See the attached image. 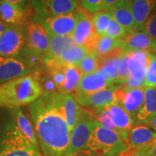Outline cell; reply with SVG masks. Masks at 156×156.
Returning a JSON list of instances; mask_svg holds the SVG:
<instances>
[{"label": "cell", "mask_w": 156, "mask_h": 156, "mask_svg": "<svg viewBox=\"0 0 156 156\" xmlns=\"http://www.w3.org/2000/svg\"><path fill=\"white\" fill-rule=\"evenodd\" d=\"M29 111L44 155L68 156L71 131L66 120L62 93H43L30 104Z\"/></svg>", "instance_id": "1"}, {"label": "cell", "mask_w": 156, "mask_h": 156, "mask_svg": "<svg viewBox=\"0 0 156 156\" xmlns=\"http://www.w3.org/2000/svg\"><path fill=\"white\" fill-rule=\"evenodd\" d=\"M0 156H42L20 129L14 108H0Z\"/></svg>", "instance_id": "2"}, {"label": "cell", "mask_w": 156, "mask_h": 156, "mask_svg": "<svg viewBox=\"0 0 156 156\" xmlns=\"http://www.w3.org/2000/svg\"><path fill=\"white\" fill-rule=\"evenodd\" d=\"M43 93L40 81L34 75L6 82L0 84V108H15L31 104Z\"/></svg>", "instance_id": "3"}, {"label": "cell", "mask_w": 156, "mask_h": 156, "mask_svg": "<svg viewBox=\"0 0 156 156\" xmlns=\"http://www.w3.org/2000/svg\"><path fill=\"white\" fill-rule=\"evenodd\" d=\"M127 149L126 143L117 132L103 127L98 122H95L84 151L107 156H118Z\"/></svg>", "instance_id": "4"}, {"label": "cell", "mask_w": 156, "mask_h": 156, "mask_svg": "<svg viewBox=\"0 0 156 156\" xmlns=\"http://www.w3.org/2000/svg\"><path fill=\"white\" fill-rule=\"evenodd\" d=\"M95 122L91 109L82 108L77 122L71 132L68 156H75L85 150Z\"/></svg>", "instance_id": "5"}, {"label": "cell", "mask_w": 156, "mask_h": 156, "mask_svg": "<svg viewBox=\"0 0 156 156\" xmlns=\"http://www.w3.org/2000/svg\"><path fill=\"white\" fill-rule=\"evenodd\" d=\"M34 20L40 23L48 32V35L64 36L72 35L78 20L77 9L73 12L58 16H34Z\"/></svg>", "instance_id": "6"}, {"label": "cell", "mask_w": 156, "mask_h": 156, "mask_svg": "<svg viewBox=\"0 0 156 156\" xmlns=\"http://www.w3.org/2000/svg\"><path fill=\"white\" fill-rule=\"evenodd\" d=\"M78 20L73 35L75 46H86L92 52L100 36L95 32L92 14L80 7L77 8Z\"/></svg>", "instance_id": "7"}, {"label": "cell", "mask_w": 156, "mask_h": 156, "mask_svg": "<svg viewBox=\"0 0 156 156\" xmlns=\"http://www.w3.org/2000/svg\"><path fill=\"white\" fill-rule=\"evenodd\" d=\"M25 26H9L0 37V56H17L26 44Z\"/></svg>", "instance_id": "8"}, {"label": "cell", "mask_w": 156, "mask_h": 156, "mask_svg": "<svg viewBox=\"0 0 156 156\" xmlns=\"http://www.w3.org/2000/svg\"><path fill=\"white\" fill-rule=\"evenodd\" d=\"M78 0H31L35 16L52 17L68 14L78 7Z\"/></svg>", "instance_id": "9"}, {"label": "cell", "mask_w": 156, "mask_h": 156, "mask_svg": "<svg viewBox=\"0 0 156 156\" xmlns=\"http://www.w3.org/2000/svg\"><path fill=\"white\" fill-rule=\"evenodd\" d=\"M25 47L44 62L49 47V35L46 29L34 20L27 26Z\"/></svg>", "instance_id": "10"}, {"label": "cell", "mask_w": 156, "mask_h": 156, "mask_svg": "<svg viewBox=\"0 0 156 156\" xmlns=\"http://www.w3.org/2000/svg\"><path fill=\"white\" fill-rule=\"evenodd\" d=\"M117 103L122 106L134 119L140 112L145 99V87L126 88L122 85H117Z\"/></svg>", "instance_id": "11"}, {"label": "cell", "mask_w": 156, "mask_h": 156, "mask_svg": "<svg viewBox=\"0 0 156 156\" xmlns=\"http://www.w3.org/2000/svg\"><path fill=\"white\" fill-rule=\"evenodd\" d=\"M32 75L28 64L19 56H0V84Z\"/></svg>", "instance_id": "12"}, {"label": "cell", "mask_w": 156, "mask_h": 156, "mask_svg": "<svg viewBox=\"0 0 156 156\" xmlns=\"http://www.w3.org/2000/svg\"><path fill=\"white\" fill-rule=\"evenodd\" d=\"M117 85L101 90L89 95H75L80 106L87 108H100L117 103Z\"/></svg>", "instance_id": "13"}, {"label": "cell", "mask_w": 156, "mask_h": 156, "mask_svg": "<svg viewBox=\"0 0 156 156\" xmlns=\"http://www.w3.org/2000/svg\"><path fill=\"white\" fill-rule=\"evenodd\" d=\"M30 14L29 7H22L0 0V19L7 25L25 26Z\"/></svg>", "instance_id": "14"}, {"label": "cell", "mask_w": 156, "mask_h": 156, "mask_svg": "<svg viewBox=\"0 0 156 156\" xmlns=\"http://www.w3.org/2000/svg\"><path fill=\"white\" fill-rule=\"evenodd\" d=\"M156 139V132L144 124H134L129 132L126 140L128 149L147 148Z\"/></svg>", "instance_id": "15"}, {"label": "cell", "mask_w": 156, "mask_h": 156, "mask_svg": "<svg viewBox=\"0 0 156 156\" xmlns=\"http://www.w3.org/2000/svg\"><path fill=\"white\" fill-rule=\"evenodd\" d=\"M106 108L116 126V132L125 142L130 129L135 124L134 119L117 103L106 106Z\"/></svg>", "instance_id": "16"}, {"label": "cell", "mask_w": 156, "mask_h": 156, "mask_svg": "<svg viewBox=\"0 0 156 156\" xmlns=\"http://www.w3.org/2000/svg\"><path fill=\"white\" fill-rule=\"evenodd\" d=\"M112 17L126 30L135 28L132 0H119L108 9Z\"/></svg>", "instance_id": "17"}, {"label": "cell", "mask_w": 156, "mask_h": 156, "mask_svg": "<svg viewBox=\"0 0 156 156\" xmlns=\"http://www.w3.org/2000/svg\"><path fill=\"white\" fill-rule=\"evenodd\" d=\"M122 39V47L124 51H150L153 39L145 33L137 30H127Z\"/></svg>", "instance_id": "18"}, {"label": "cell", "mask_w": 156, "mask_h": 156, "mask_svg": "<svg viewBox=\"0 0 156 156\" xmlns=\"http://www.w3.org/2000/svg\"><path fill=\"white\" fill-rule=\"evenodd\" d=\"M117 85L113 82L106 80L98 72L83 75L75 91V95H89L101 90Z\"/></svg>", "instance_id": "19"}, {"label": "cell", "mask_w": 156, "mask_h": 156, "mask_svg": "<svg viewBox=\"0 0 156 156\" xmlns=\"http://www.w3.org/2000/svg\"><path fill=\"white\" fill-rule=\"evenodd\" d=\"M73 35L64 36H54L49 35V47L46 57L44 58V65L51 63L59 57L66 51L75 47Z\"/></svg>", "instance_id": "20"}, {"label": "cell", "mask_w": 156, "mask_h": 156, "mask_svg": "<svg viewBox=\"0 0 156 156\" xmlns=\"http://www.w3.org/2000/svg\"><path fill=\"white\" fill-rule=\"evenodd\" d=\"M129 54V73L134 79L145 80L148 62L151 57L149 51H134Z\"/></svg>", "instance_id": "21"}, {"label": "cell", "mask_w": 156, "mask_h": 156, "mask_svg": "<svg viewBox=\"0 0 156 156\" xmlns=\"http://www.w3.org/2000/svg\"><path fill=\"white\" fill-rule=\"evenodd\" d=\"M93 51L98 56L99 60L121 55L125 52L122 47V39L114 38L106 35L100 36Z\"/></svg>", "instance_id": "22"}, {"label": "cell", "mask_w": 156, "mask_h": 156, "mask_svg": "<svg viewBox=\"0 0 156 156\" xmlns=\"http://www.w3.org/2000/svg\"><path fill=\"white\" fill-rule=\"evenodd\" d=\"M90 51L86 46H75V47L64 51L59 57L44 67L50 68L60 66L75 65L77 66L82 60L86 56Z\"/></svg>", "instance_id": "23"}, {"label": "cell", "mask_w": 156, "mask_h": 156, "mask_svg": "<svg viewBox=\"0 0 156 156\" xmlns=\"http://www.w3.org/2000/svg\"><path fill=\"white\" fill-rule=\"evenodd\" d=\"M156 114V88L145 87V99L140 112L136 115L135 124H144Z\"/></svg>", "instance_id": "24"}, {"label": "cell", "mask_w": 156, "mask_h": 156, "mask_svg": "<svg viewBox=\"0 0 156 156\" xmlns=\"http://www.w3.org/2000/svg\"><path fill=\"white\" fill-rule=\"evenodd\" d=\"M132 3L135 20L134 30H137L153 12L156 5V0H132Z\"/></svg>", "instance_id": "25"}, {"label": "cell", "mask_w": 156, "mask_h": 156, "mask_svg": "<svg viewBox=\"0 0 156 156\" xmlns=\"http://www.w3.org/2000/svg\"><path fill=\"white\" fill-rule=\"evenodd\" d=\"M62 103L65 112V117L70 131H73L80 114L82 108L78 104L75 94H62Z\"/></svg>", "instance_id": "26"}, {"label": "cell", "mask_w": 156, "mask_h": 156, "mask_svg": "<svg viewBox=\"0 0 156 156\" xmlns=\"http://www.w3.org/2000/svg\"><path fill=\"white\" fill-rule=\"evenodd\" d=\"M65 71V82L62 88L58 91L62 94H69L76 91L83 75L77 66H64Z\"/></svg>", "instance_id": "27"}, {"label": "cell", "mask_w": 156, "mask_h": 156, "mask_svg": "<svg viewBox=\"0 0 156 156\" xmlns=\"http://www.w3.org/2000/svg\"><path fill=\"white\" fill-rule=\"evenodd\" d=\"M14 112L15 116H16L17 124H18L21 131L25 134V135L30 140V141L34 145L38 146L35 130L34 129V127H33V125L31 124L30 121L25 116L24 113L23 112L20 107H15Z\"/></svg>", "instance_id": "28"}, {"label": "cell", "mask_w": 156, "mask_h": 156, "mask_svg": "<svg viewBox=\"0 0 156 156\" xmlns=\"http://www.w3.org/2000/svg\"><path fill=\"white\" fill-rule=\"evenodd\" d=\"M112 17L109 12L106 9H101L94 14H92L93 26L98 36H102L105 35V32L108 28Z\"/></svg>", "instance_id": "29"}, {"label": "cell", "mask_w": 156, "mask_h": 156, "mask_svg": "<svg viewBox=\"0 0 156 156\" xmlns=\"http://www.w3.org/2000/svg\"><path fill=\"white\" fill-rule=\"evenodd\" d=\"M82 75H87L96 73L100 68V61L95 51L89 53L77 65Z\"/></svg>", "instance_id": "30"}, {"label": "cell", "mask_w": 156, "mask_h": 156, "mask_svg": "<svg viewBox=\"0 0 156 156\" xmlns=\"http://www.w3.org/2000/svg\"><path fill=\"white\" fill-rule=\"evenodd\" d=\"M92 111L95 119L103 127L116 132V128L112 122L110 114L106 107L100 108H90Z\"/></svg>", "instance_id": "31"}, {"label": "cell", "mask_w": 156, "mask_h": 156, "mask_svg": "<svg viewBox=\"0 0 156 156\" xmlns=\"http://www.w3.org/2000/svg\"><path fill=\"white\" fill-rule=\"evenodd\" d=\"M145 87L156 88V56L151 53L145 78Z\"/></svg>", "instance_id": "32"}, {"label": "cell", "mask_w": 156, "mask_h": 156, "mask_svg": "<svg viewBox=\"0 0 156 156\" xmlns=\"http://www.w3.org/2000/svg\"><path fill=\"white\" fill-rule=\"evenodd\" d=\"M119 77L116 84L119 85H123L129 75V54L125 52L120 58L119 64Z\"/></svg>", "instance_id": "33"}, {"label": "cell", "mask_w": 156, "mask_h": 156, "mask_svg": "<svg viewBox=\"0 0 156 156\" xmlns=\"http://www.w3.org/2000/svg\"><path fill=\"white\" fill-rule=\"evenodd\" d=\"M126 31H127L126 29L112 17L108 28L105 32V35L114 38H121L126 34Z\"/></svg>", "instance_id": "34"}, {"label": "cell", "mask_w": 156, "mask_h": 156, "mask_svg": "<svg viewBox=\"0 0 156 156\" xmlns=\"http://www.w3.org/2000/svg\"><path fill=\"white\" fill-rule=\"evenodd\" d=\"M137 30L145 33L152 38H156V11L153 12L144 24Z\"/></svg>", "instance_id": "35"}, {"label": "cell", "mask_w": 156, "mask_h": 156, "mask_svg": "<svg viewBox=\"0 0 156 156\" xmlns=\"http://www.w3.org/2000/svg\"><path fill=\"white\" fill-rule=\"evenodd\" d=\"M103 2V0H80L79 4L81 8L94 14L102 9Z\"/></svg>", "instance_id": "36"}, {"label": "cell", "mask_w": 156, "mask_h": 156, "mask_svg": "<svg viewBox=\"0 0 156 156\" xmlns=\"http://www.w3.org/2000/svg\"><path fill=\"white\" fill-rule=\"evenodd\" d=\"M118 156H151V155L147 148H143L139 150L127 149Z\"/></svg>", "instance_id": "37"}, {"label": "cell", "mask_w": 156, "mask_h": 156, "mask_svg": "<svg viewBox=\"0 0 156 156\" xmlns=\"http://www.w3.org/2000/svg\"><path fill=\"white\" fill-rule=\"evenodd\" d=\"M5 1L22 7H29V3L31 0H5Z\"/></svg>", "instance_id": "38"}, {"label": "cell", "mask_w": 156, "mask_h": 156, "mask_svg": "<svg viewBox=\"0 0 156 156\" xmlns=\"http://www.w3.org/2000/svg\"><path fill=\"white\" fill-rule=\"evenodd\" d=\"M144 124L149 126V127H151L152 129H153L154 131L156 132V114L154 115L151 119L147 121V122L144 123Z\"/></svg>", "instance_id": "39"}, {"label": "cell", "mask_w": 156, "mask_h": 156, "mask_svg": "<svg viewBox=\"0 0 156 156\" xmlns=\"http://www.w3.org/2000/svg\"><path fill=\"white\" fill-rule=\"evenodd\" d=\"M151 156H156V139L147 147Z\"/></svg>", "instance_id": "40"}, {"label": "cell", "mask_w": 156, "mask_h": 156, "mask_svg": "<svg viewBox=\"0 0 156 156\" xmlns=\"http://www.w3.org/2000/svg\"><path fill=\"white\" fill-rule=\"evenodd\" d=\"M119 0H103L102 9H108L111 6H112Z\"/></svg>", "instance_id": "41"}, {"label": "cell", "mask_w": 156, "mask_h": 156, "mask_svg": "<svg viewBox=\"0 0 156 156\" xmlns=\"http://www.w3.org/2000/svg\"><path fill=\"white\" fill-rule=\"evenodd\" d=\"M75 156H107L104 155H101V154H97L95 153H91V152H87V151H83L79 153Z\"/></svg>", "instance_id": "42"}, {"label": "cell", "mask_w": 156, "mask_h": 156, "mask_svg": "<svg viewBox=\"0 0 156 156\" xmlns=\"http://www.w3.org/2000/svg\"><path fill=\"white\" fill-rule=\"evenodd\" d=\"M151 54H154V55L156 56V38L155 40L153 41V43H152L151 49L149 51Z\"/></svg>", "instance_id": "43"}, {"label": "cell", "mask_w": 156, "mask_h": 156, "mask_svg": "<svg viewBox=\"0 0 156 156\" xmlns=\"http://www.w3.org/2000/svg\"><path fill=\"white\" fill-rule=\"evenodd\" d=\"M7 25L5 24L3 21H2V20L0 19V37H1L2 35L4 33V31L5 30L6 28H7Z\"/></svg>", "instance_id": "44"}]
</instances>
